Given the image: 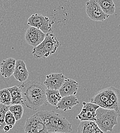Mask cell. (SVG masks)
<instances>
[{
  "mask_svg": "<svg viewBox=\"0 0 120 133\" xmlns=\"http://www.w3.org/2000/svg\"><path fill=\"white\" fill-rule=\"evenodd\" d=\"M46 35V34L40 30L30 26L26 31L25 38L28 45L35 47L44 41Z\"/></svg>",
  "mask_w": 120,
  "mask_h": 133,
  "instance_id": "obj_9",
  "label": "cell"
},
{
  "mask_svg": "<svg viewBox=\"0 0 120 133\" xmlns=\"http://www.w3.org/2000/svg\"><path fill=\"white\" fill-rule=\"evenodd\" d=\"M79 103V101L75 95L62 97V99L55 106L56 109L67 112Z\"/></svg>",
  "mask_w": 120,
  "mask_h": 133,
  "instance_id": "obj_14",
  "label": "cell"
},
{
  "mask_svg": "<svg viewBox=\"0 0 120 133\" xmlns=\"http://www.w3.org/2000/svg\"><path fill=\"white\" fill-rule=\"evenodd\" d=\"M16 121V118L12 113H11L9 111H8L5 116V122L6 124L8 125H11L14 127L15 125Z\"/></svg>",
  "mask_w": 120,
  "mask_h": 133,
  "instance_id": "obj_23",
  "label": "cell"
},
{
  "mask_svg": "<svg viewBox=\"0 0 120 133\" xmlns=\"http://www.w3.org/2000/svg\"><path fill=\"white\" fill-rule=\"evenodd\" d=\"M66 78L61 73H53L46 76L44 84L46 89L59 90Z\"/></svg>",
  "mask_w": 120,
  "mask_h": 133,
  "instance_id": "obj_10",
  "label": "cell"
},
{
  "mask_svg": "<svg viewBox=\"0 0 120 133\" xmlns=\"http://www.w3.org/2000/svg\"><path fill=\"white\" fill-rule=\"evenodd\" d=\"M13 75L15 79L19 82L23 83L27 80L29 77V72L24 61L21 59L16 61Z\"/></svg>",
  "mask_w": 120,
  "mask_h": 133,
  "instance_id": "obj_12",
  "label": "cell"
},
{
  "mask_svg": "<svg viewBox=\"0 0 120 133\" xmlns=\"http://www.w3.org/2000/svg\"><path fill=\"white\" fill-rule=\"evenodd\" d=\"M37 114L44 123L47 132L69 133L72 131V124L62 115L53 111H42Z\"/></svg>",
  "mask_w": 120,
  "mask_h": 133,
  "instance_id": "obj_3",
  "label": "cell"
},
{
  "mask_svg": "<svg viewBox=\"0 0 120 133\" xmlns=\"http://www.w3.org/2000/svg\"><path fill=\"white\" fill-rule=\"evenodd\" d=\"M86 12L87 16L96 22H103L109 17L103 12L96 0H89L86 2Z\"/></svg>",
  "mask_w": 120,
  "mask_h": 133,
  "instance_id": "obj_7",
  "label": "cell"
},
{
  "mask_svg": "<svg viewBox=\"0 0 120 133\" xmlns=\"http://www.w3.org/2000/svg\"><path fill=\"white\" fill-rule=\"evenodd\" d=\"M47 133H58V132H50V133H49L48 132Z\"/></svg>",
  "mask_w": 120,
  "mask_h": 133,
  "instance_id": "obj_27",
  "label": "cell"
},
{
  "mask_svg": "<svg viewBox=\"0 0 120 133\" xmlns=\"http://www.w3.org/2000/svg\"><path fill=\"white\" fill-rule=\"evenodd\" d=\"M16 60L14 58H8L3 60L0 65V73L5 78L10 77L13 75Z\"/></svg>",
  "mask_w": 120,
  "mask_h": 133,
  "instance_id": "obj_13",
  "label": "cell"
},
{
  "mask_svg": "<svg viewBox=\"0 0 120 133\" xmlns=\"http://www.w3.org/2000/svg\"><path fill=\"white\" fill-rule=\"evenodd\" d=\"M118 117L114 110L100 107L97 110L95 123L104 133L112 132L114 127L118 124Z\"/></svg>",
  "mask_w": 120,
  "mask_h": 133,
  "instance_id": "obj_4",
  "label": "cell"
},
{
  "mask_svg": "<svg viewBox=\"0 0 120 133\" xmlns=\"http://www.w3.org/2000/svg\"><path fill=\"white\" fill-rule=\"evenodd\" d=\"M10 129L9 125H5L4 127V128H3V130H4L5 132H9V131H10Z\"/></svg>",
  "mask_w": 120,
  "mask_h": 133,
  "instance_id": "obj_25",
  "label": "cell"
},
{
  "mask_svg": "<svg viewBox=\"0 0 120 133\" xmlns=\"http://www.w3.org/2000/svg\"><path fill=\"white\" fill-rule=\"evenodd\" d=\"M46 97L47 102L52 106H56L62 99L59 90L46 89Z\"/></svg>",
  "mask_w": 120,
  "mask_h": 133,
  "instance_id": "obj_18",
  "label": "cell"
},
{
  "mask_svg": "<svg viewBox=\"0 0 120 133\" xmlns=\"http://www.w3.org/2000/svg\"><path fill=\"white\" fill-rule=\"evenodd\" d=\"M41 120L37 113H35L33 116L30 117L25 123L24 127V131L25 133H36V128L39 123Z\"/></svg>",
  "mask_w": 120,
  "mask_h": 133,
  "instance_id": "obj_16",
  "label": "cell"
},
{
  "mask_svg": "<svg viewBox=\"0 0 120 133\" xmlns=\"http://www.w3.org/2000/svg\"><path fill=\"white\" fill-rule=\"evenodd\" d=\"M9 128H10V129H12V128H13V126H12V125H9Z\"/></svg>",
  "mask_w": 120,
  "mask_h": 133,
  "instance_id": "obj_26",
  "label": "cell"
},
{
  "mask_svg": "<svg viewBox=\"0 0 120 133\" xmlns=\"http://www.w3.org/2000/svg\"><path fill=\"white\" fill-rule=\"evenodd\" d=\"M78 133H105L93 121H81L78 128Z\"/></svg>",
  "mask_w": 120,
  "mask_h": 133,
  "instance_id": "obj_15",
  "label": "cell"
},
{
  "mask_svg": "<svg viewBox=\"0 0 120 133\" xmlns=\"http://www.w3.org/2000/svg\"><path fill=\"white\" fill-rule=\"evenodd\" d=\"M7 89L9 90L11 94L12 105L23 104L22 91L19 87L14 86L8 88Z\"/></svg>",
  "mask_w": 120,
  "mask_h": 133,
  "instance_id": "obj_19",
  "label": "cell"
},
{
  "mask_svg": "<svg viewBox=\"0 0 120 133\" xmlns=\"http://www.w3.org/2000/svg\"><path fill=\"white\" fill-rule=\"evenodd\" d=\"M83 108L77 116L76 119L81 121H93L96 120L97 110L99 108L98 105L91 102H83Z\"/></svg>",
  "mask_w": 120,
  "mask_h": 133,
  "instance_id": "obj_8",
  "label": "cell"
},
{
  "mask_svg": "<svg viewBox=\"0 0 120 133\" xmlns=\"http://www.w3.org/2000/svg\"><path fill=\"white\" fill-rule=\"evenodd\" d=\"M9 111L12 113L15 117L16 121L20 120L23 116L24 113V108L22 104H15L10 105Z\"/></svg>",
  "mask_w": 120,
  "mask_h": 133,
  "instance_id": "obj_21",
  "label": "cell"
},
{
  "mask_svg": "<svg viewBox=\"0 0 120 133\" xmlns=\"http://www.w3.org/2000/svg\"><path fill=\"white\" fill-rule=\"evenodd\" d=\"M103 12L109 16L115 14L116 6L113 0H96Z\"/></svg>",
  "mask_w": 120,
  "mask_h": 133,
  "instance_id": "obj_17",
  "label": "cell"
},
{
  "mask_svg": "<svg viewBox=\"0 0 120 133\" xmlns=\"http://www.w3.org/2000/svg\"><path fill=\"white\" fill-rule=\"evenodd\" d=\"M9 106L0 103V131H3L4 127L6 125L5 122V116L6 112L9 111Z\"/></svg>",
  "mask_w": 120,
  "mask_h": 133,
  "instance_id": "obj_22",
  "label": "cell"
},
{
  "mask_svg": "<svg viewBox=\"0 0 120 133\" xmlns=\"http://www.w3.org/2000/svg\"><path fill=\"white\" fill-rule=\"evenodd\" d=\"M90 102L105 109L114 110L120 116V90L113 87L104 89L90 99Z\"/></svg>",
  "mask_w": 120,
  "mask_h": 133,
  "instance_id": "obj_2",
  "label": "cell"
},
{
  "mask_svg": "<svg viewBox=\"0 0 120 133\" xmlns=\"http://www.w3.org/2000/svg\"><path fill=\"white\" fill-rule=\"evenodd\" d=\"M6 15V11L4 7L2 0H0V25L4 20Z\"/></svg>",
  "mask_w": 120,
  "mask_h": 133,
  "instance_id": "obj_24",
  "label": "cell"
},
{
  "mask_svg": "<svg viewBox=\"0 0 120 133\" xmlns=\"http://www.w3.org/2000/svg\"><path fill=\"white\" fill-rule=\"evenodd\" d=\"M21 90L23 104L27 108L37 110L47 103L46 88L44 84L36 81L23 82L20 85Z\"/></svg>",
  "mask_w": 120,
  "mask_h": 133,
  "instance_id": "obj_1",
  "label": "cell"
},
{
  "mask_svg": "<svg viewBox=\"0 0 120 133\" xmlns=\"http://www.w3.org/2000/svg\"><path fill=\"white\" fill-rule=\"evenodd\" d=\"M60 45L56 36L51 32L47 33L44 41L34 47L32 54L36 58H46L55 53Z\"/></svg>",
  "mask_w": 120,
  "mask_h": 133,
  "instance_id": "obj_5",
  "label": "cell"
},
{
  "mask_svg": "<svg viewBox=\"0 0 120 133\" xmlns=\"http://www.w3.org/2000/svg\"><path fill=\"white\" fill-rule=\"evenodd\" d=\"M79 88L78 82L70 78L66 79L64 83L59 90L62 97L68 96L75 95Z\"/></svg>",
  "mask_w": 120,
  "mask_h": 133,
  "instance_id": "obj_11",
  "label": "cell"
},
{
  "mask_svg": "<svg viewBox=\"0 0 120 133\" xmlns=\"http://www.w3.org/2000/svg\"></svg>",
  "mask_w": 120,
  "mask_h": 133,
  "instance_id": "obj_28",
  "label": "cell"
},
{
  "mask_svg": "<svg viewBox=\"0 0 120 133\" xmlns=\"http://www.w3.org/2000/svg\"><path fill=\"white\" fill-rule=\"evenodd\" d=\"M27 25L40 30L45 34L52 31V23L49 18L41 14H35L31 16L27 20Z\"/></svg>",
  "mask_w": 120,
  "mask_h": 133,
  "instance_id": "obj_6",
  "label": "cell"
},
{
  "mask_svg": "<svg viewBox=\"0 0 120 133\" xmlns=\"http://www.w3.org/2000/svg\"><path fill=\"white\" fill-rule=\"evenodd\" d=\"M0 103L7 106H10L11 104V94L7 89L0 90Z\"/></svg>",
  "mask_w": 120,
  "mask_h": 133,
  "instance_id": "obj_20",
  "label": "cell"
}]
</instances>
